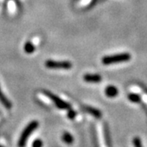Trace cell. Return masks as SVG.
Listing matches in <instances>:
<instances>
[{
    "label": "cell",
    "mask_w": 147,
    "mask_h": 147,
    "mask_svg": "<svg viewBox=\"0 0 147 147\" xmlns=\"http://www.w3.org/2000/svg\"><path fill=\"white\" fill-rule=\"evenodd\" d=\"M34 50H35V47H34V45L31 42H26L25 43V45H24V51L26 52L28 54H31L34 52Z\"/></svg>",
    "instance_id": "8fae6325"
},
{
    "label": "cell",
    "mask_w": 147,
    "mask_h": 147,
    "mask_svg": "<svg viewBox=\"0 0 147 147\" xmlns=\"http://www.w3.org/2000/svg\"><path fill=\"white\" fill-rule=\"evenodd\" d=\"M140 86L142 87V88L143 89V91H145L147 93V87L146 86V85H144V84H140Z\"/></svg>",
    "instance_id": "2e32d148"
},
{
    "label": "cell",
    "mask_w": 147,
    "mask_h": 147,
    "mask_svg": "<svg viewBox=\"0 0 147 147\" xmlns=\"http://www.w3.org/2000/svg\"><path fill=\"white\" fill-rule=\"evenodd\" d=\"M84 110H85L87 113H88L89 115H91L92 116H93L96 119H101V117H102V113H101V111H100V110H98V109H96V108L92 107V106L85 105V106H84Z\"/></svg>",
    "instance_id": "8992f818"
},
{
    "label": "cell",
    "mask_w": 147,
    "mask_h": 147,
    "mask_svg": "<svg viewBox=\"0 0 147 147\" xmlns=\"http://www.w3.org/2000/svg\"><path fill=\"white\" fill-rule=\"evenodd\" d=\"M61 140L63 141L64 143L67 145H71L74 143V137L68 131H65L61 137Z\"/></svg>",
    "instance_id": "9c48e42d"
},
{
    "label": "cell",
    "mask_w": 147,
    "mask_h": 147,
    "mask_svg": "<svg viewBox=\"0 0 147 147\" xmlns=\"http://www.w3.org/2000/svg\"><path fill=\"white\" fill-rule=\"evenodd\" d=\"M104 131H105V137L106 140V143L108 145V146H110V132H109V129L106 124H104Z\"/></svg>",
    "instance_id": "7c38bea8"
},
{
    "label": "cell",
    "mask_w": 147,
    "mask_h": 147,
    "mask_svg": "<svg viewBox=\"0 0 147 147\" xmlns=\"http://www.w3.org/2000/svg\"><path fill=\"white\" fill-rule=\"evenodd\" d=\"M127 99L132 103H140L142 100V97L139 94L132 92V93H129L127 95Z\"/></svg>",
    "instance_id": "30bf717a"
},
{
    "label": "cell",
    "mask_w": 147,
    "mask_h": 147,
    "mask_svg": "<svg viewBox=\"0 0 147 147\" xmlns=\"http://www.w3.org/2000/svg\"><path fill=\"white\" fill-rule=\"evenodd\" d=\"M0 147H3V146H0Z\"/></svg>",
    "instance_id": "e0dca14e"
},
{
    "label": "cell",
    "mask_w": 147,
    "mask_h": 147,
    "mask_svg": "<svg viewBox=\"0 0 147 147\" xmlns=\"http://www.w3.org/2000/svg\"><path fill=\"white\" fill-rule=\"evenodd\" d=\"M38 127V121L34 120L31 121V122L25 127V129H24L23 131L21 132V137L19 138V141H18V147L26 146L29 137H30L32 132H34V131L36 130Z\"/></svg>",
    "instance_id": "6da1fadb"
},
{
    "label": "cell",
    "mask_w": 147,
    "mask_h": 147,
    "mask_svg": "<svg viewBox=\"0 0 147 147\" xmlns=\"http://www.w3.org/2000/svg\"><path fill=\"white\" fill-rule=\"evenodd\" d=\"M42 146H43V143L42 140L40 139H36L32 143V147H42Z\"/></svg>",
    "instance_id": "4fadbf2b"
},
{
    "label": "cell",
    "mask_w": 147,
    "mask_h": 147,
    "mask_svg": "<svg viewBox=\"0 0 147 147\" xmlns=\"http://www.w3.org/2000/svg\"><path fill=\"white\" fill-rule=\"evenodd\" d=\"M130 59H131V55L129 53H123L104 57L102 58L101 61L105 65H113V64L126 62V61H128Z\"/></svg>",
    "instance_id": "7a4b0ae2"
},
{
    "label": "cell",
    "mask_w": 147,
    "mask_h": 147,
    "mask_svg": "<svg viewBox=\"0 0 147 147\" xmlns=\"http://www.w3.org/2000/svg\"><path fill=\"white\" fill-rule=\"evenodd\" d=\"M0 102L7 110H10L11 108V105H11V101L7 99V97H6L5 95L3 94V92L1 90V88H0Z\"/></svg>",
    "instance_id": "ba28073f"
},
{
    "label": "cell",
    "mask_w": 147,
    "mask_h": 147,
    "mask_svg": "<svg viewBox=\"0 0 147 147\" xmlns=\"http://www.w3.org/2000/svg\"><path fill=\"white\" fill-rule=\"evenodd\" d=\"M105 93L106 95V96L110 97V98H113V97H115V96H118V94H119V89L114 85H109V86H107L105 88Z\"/></svg>",
    "instance_id": "52a82bcc"
},
{
    "label": "cell",
    "mask_w": 147,
    "mask_h": 147,
    "mask_svg": "<svg viewBox=\"0 0 147 147\" xmlns=\"http://www.w3.org/2000/svg\"><path fill=\"white\" fill-rule=\"evenodd\" d=\"M133 146H134V147H143L142 141L139 137H135L133 139Z\"/></svg>",
    "instance_id": "5bb4252c"
},
{
    "label": "cell",
    "mask_w": 147,
    "mask_h": 147,
    "mask_svg": "<svg viewBox=\"0 0 147 147\" xmlns=\"http://www.w3.org/2000/svg\"><path fill=\"white\" fill-rule=\"evenodd\" d=\"M45 65L47 68L54 69H69L73 66L72 63L68 61H57L53 60H47L45 62Z\"/></svg>",
    "instance_id": "277c9868"
},
{
    "label": "cell",
    "mask_w": 147,
    "mask_h": 147,
    "mask_svg": "<svg viewBox=\"0 0 147 147\" xmlns=\"http://www.w3.org/2000/svg\"><path fill=\"white\" fill-rule=\"evenodd\" d=\"M67 116H68L69 119H73L75 118V116H76V112L74 111L72 109H69L68 111V114H67Z\"/></svg>",
    "instance_id": "9a60e30c"
},
{
    "label": "cell",
    "mask_w": 147,
    "mask_h": 147,
    "mask_svg": "<svg viewBox=\"0 0 147 147\" xmlns=\"http://www.w3.org/2000/svg\"><path fill=\"white\" fill-rule=\"evenodd\" d=\"M43 93L45 94V96H47L50 100H53V103L59 109H61V110H69V109H70V105L69 103H67L66 101H65L62 99H61L57 96H56L55 94L52 93L51 92L45 91L44 90L43 91Z\"/></svg>",
    "instance_id": "3957f363"
},
{
    "label": "cell",
    "mask_w": 147,
    "mask_h": 147,
    "mask_svg": "<svg viewBox=\"0 0 147 147\" xmlns=\"http://www.w3.org/2000/svg\"><path fill=\"white\" fill-rule=\"evenodd\" d=\"M84 80L90 84H99L102 80V77L97 74H86L84 75Z\"/></svg>",
    "instance_id": "5b68a950"
}]
</instances>
